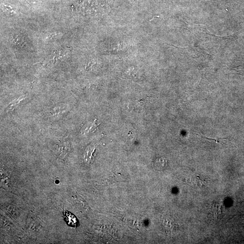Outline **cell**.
<instances>
[{"label": "cell", "mask_w": 244, "mask_h": 244, "mask_svg": "<svg viewBox=\"0 0 244 244\" xmlns=\"http://www.w3.org/2000/svg\"><path fill=\"white\" fill-rule=\"evenodd\" d=\"M26 95H23L19 97L18 98L15 99L14 101L11 102L6 108V111H13L19 105V104L22 101L23 99L26 97Z\"/></svg>", "instance_id": "obj_1"}, {"label": "cell", "mask_w": 244, "mask_h": 244, "mask_svg": "<svg viewBox=\"0 0 244 244\" xmlns=\"http://www.w3.org/2000/svg\"><path fill=\"white\" fill-rule=\"evenodd\" d=\"M95 147H93V146H90L86 152L85 154V158L86 159L87 161L90 162L91 160L92 157L93 156V153H94L95 151Z\"/></svg>", "instance_id": "obj_2"}, {"label": "cell", "mask_w": 244, "mask_h": 244, "mask_svg": "<svg viewBox=\"0 0 244 244\" xmlns=\"http://www.w3.org/2000/svg\"><path fill=\"white\" fill-rule=\"evenodd\" d=\"M58 35V33H51V34H50L49 35L47 38L49 39H53L54 38L57 36Z\"/></svg>", "instance_id": "obj_3"}, {"label": "cell", "mask_w": 244, "mask_h": 244, "mask_svg": "<svg viewBox=\"0 0 244 244\" xmlns=\"http://www.w3.org/2000/svg\"><path fill=\"white\" fill-rule=\"evenodd\" d=\"M26 1L31 4H35L39 1V0H26Z\"/></svg>", "instance_id": "obj_4"}]
</instances>
